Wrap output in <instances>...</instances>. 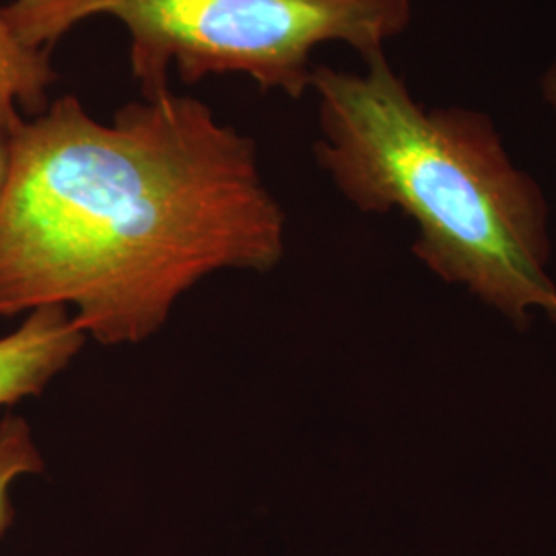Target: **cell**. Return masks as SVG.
Returning <instances> with one entry per match:
<instances>
[{
  "instance_id": "3957f363",
  "label": "cell",
  "mask_w": 556,
  "mask_h": 556,
  "mask_svg": "<svg viewBox=\"0 0 556 556\" xmlns=\"http://www.w3.org/2000/svg\"><path fill=\"white\" fill-rule=\"evenodd\" d=\"M0 15L15 38L52 50L77 23L114 17L130 34V71L153 100L169 91V68L194 85L241 73L262 91L298 100L312 80L319 43L342 41L363 59L383 52L413 20L410 0H11Z\"/></svg>"
},
{
  "instance_id": "5b68a950",
  "label": "cell",
  "mask_w": 556,
  "mask_h": 556,
  "mask_svg": "<svg viewBox=\"0 0 556 556\" xmlns=\"http://www.w3.org/2000/svg\"><path fill=\"white\" fill-rule=\"evenodd\" d=\"M52 50L21 43L0 15V130L11 135L23 116H40L48 108V91L59 75L50 62Z\"/></svg>"
},
{
  "instance_id": "277c9868",
  "label": "cell",
  "mask_w": 556,
  "mask_h": 556,
  "mask_svg": "<svg viewBox=\"0 0 556 556\" xmlns=\"http://www.w3.org/2000/svg\"><path fill=\"white\" fill-rule=\"evenodd\" d=\"M87 342L66 307H41L0 338V406L38 396Z\"/></svg>"
},
{
  "instance_id": "ba28073f",
  "label": "cell",
  "mask_w": 556,
  "mask_h": 556,
  "mask_svg": "<svg viewBox=\"0 0 556 556\" xmlns=\"http://www.w3.org/2000/svg\"><path fill=\"white\" fill-rule=\"evenodd\" d=\"M7 172H9V135L0 130V192L7 179Z\"/></svg>"
},
{
  "instance_id": "8992f818",
  "label": "cell",
  "mask_w": 556,
  "mask_h": 556,
  "mask_svg": "<svg viewBox=\"0 0 556 556\" xmlns=\"http://www.w3.org/2000/svg\"><path fill=\"white\" fill-rule=\"evenodd\" d=\"M43 457L25 418L4 417L0 420V536L11 528L15 509L11 489L23 477L40 475Z\"/></svg>"
},
{
  "instance_id": "6da1fadb",
  "label": "cell",
  "mask_w": 556,
  "mask_h": 556,
  "mask_svg": "<svg viewBox=\"0 0 556 556\" xmlns=\"http://www.w3.org/2000/svg\"><path fill=\"white\" fill-rule=\"evenodd\" d=\"M285 229L254 140L206 103L167 91L103 124L64 96L9 135L0 316L66 307L85 337L139 344L202 278L273 270Z\"/></svg>"
},
{
  "instance_id": "52a82bcc",
  "label": "cell",
  "mask_w": 556,
  "mask_h": 556,
  "mask_svg": "<svg viewBox=\"0 0 556 556\" xmlns=\"http://www.w3.org/2000/svg\"><path fill=\"white\" fill-rule=\"evenodd\" d=\"M540 93H542V100L551 108V112L555 114L556 118V56L548 68L544 71L542 80H540Z\"/></svg>"
},
{
  "instance_id": "7a4b0ae2",
  "label": "cell",
  "mask_w": 556,
  "mask_h": 556,
  "mask_svg": "<svg viewBox=\"0 0 556 556\" xmlns=\"http://www.w3.org/2000/svg\"><path fill=\"white\" fill-rule=\"evenodd\" d=\"M365 62L361 75L312 71L319 167L358 211L413 220V252L443 282L519 328L538 314L556 321L548 204L495 122L468 108H425L383 52Z\"/></svg>"
}]
</instances>
